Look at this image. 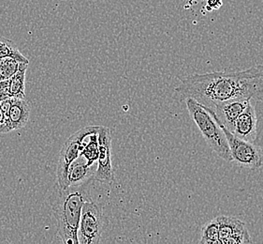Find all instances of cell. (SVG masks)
<instances>
[{"mask_svg":"<svg viewBox=\"0 0 263 244\" xmlns=\"http://www.w3.org/2000/svg\"><path fill=\"white\" fill-rule=\"evenodd\" d=\"M181 99L190 98L212 109L216 103L234 99L252 101L263 95V64L237 72L195 74L181 79L174 89Z\"/></svg>","mask_w":263,"mask_h":244,"instance_id":"6da1fadb","label":"cell"},{"mask_svg":"<svg viewBox=\"0 0 263 244\" xmlns=\"http://www.w3.org/2000/svg\"><path fill=\"white\" fill-rule=\"evenodd\" d=\"M95 180L79 186L60 188L55 184L50 196V204L57 221L58 233L62 242L79 244L78 229L84 202L91 198V187Z\"/></svg>","mask_w":263,"mask_h":244,"instance_id":"7a4b0ae2","label":"cell"},{"mask_svg":"<svg viewBox=\"0 0 263 244\" xmlns=\"http://www.w3.org/2000/svg\"><path fill=\"white\" fill-rule=\"evenodd\" d=\"M190 117L199 128L206 143L225 162H232L231 150L225 133L206 107L193 99H184Z\"/></svg>","mask_w":263,"mask_h":244,"instance_id":"3957f363","label":"cell"},{"mask_svg":"<svg viewBox=\"0 0 263 244\" xmlns=\"http://www.w3.org/2000/svg\"><path fill=\"white\" fill-rule=\"evenodd\" d=\"M100 126H87L83 128L72 135L64 143L58 157L57 166V184L60 188H67L68 185V171L69 165L74 160L77 159L81 154L82 144L84 138L91 133H98Z\"/></svg>","mask_w":263,"mask_h":244,"instance_id":"277c9868","label":"cell"},{"mask_svg":"<svg viewBox=\"0 0 263 244\" xmlns=\"http://www.w3.org/2000/svg\"><path fill=\"white\" fill-rule=\"evenodd\" d=\"M104 224L103 208L92 198L84 202L78 229L79 244L100 242Z\"/></svg>","mask_w":263,"mask_h":244,"instance_id":"5b68a950","label":"cell"},{"mask_svg":"<svg viewBox=\"0 0 263 244\" xmlns=\"http://www.w3.org/2000/svg\"><path fill=\"white\" fill-rule=\"evenodd\" d=\"M216 122L219 124L222 131L225 133L229 148L231 150L232 161L236 162L239 165L248 167L249 169L256 170L262 167V151L255 144L237 137L235 134H233L224 127L221 123Z\"/></svg>","mask_w":263,"mask_h":244,"instance_id":"8992f818","label":"cell"},{"mask_svg":"<svg viewBox=\"0 0 263 244\" xmlns=\"http://www.w3.org/2000/svg\"><path fill=\"white\" fill-rule=\"evenodd\" d=\"M99 159L94 179L103 184H111L115 181V171L111 164V135L109 128L100 126L98 132Z\"/></svg>","mask_w":263,"mask_h":244,"instance_id":"52a82bcc","label":"cell"},{"mask_svg":"<svg viewBox=\"0 0 263 244\" xmlns=\"http://www.w3.org/2000/svg\"><path fill=\"white\" fill-rule=\"evenodd\" d=\"M216 219L220 244L252 243L250 234L242 221L225 215H219Z\"/></svg>","mask_w":263,"mask_h":244,"instance_id":"ba28073f","label":"cell"},{"mask_svg":"<svg viewBox=\"0 0 263 244\" xmlns=\"http://www.w3.org/2000/svg\"><path fill=\"white\" fill-rule=\"evenodd\" d=\"M251 101L249 99H234L216 103L212 109L207 108L216 121L221 123L224 127L232 132L237 118L247 108Z\"/></svg>","mask_w":263,"mask_h":244,"instance_id":"9c48e42d","label":"cell"},{"mask_svg":"<svg viewBox=\"0 0 263 244\" xmlns=\"http://www.w3.org/2000/svg\"><path fill=\"white\" fill-rule=\"evenodd\" d=\"M256 122L257 119L255 109L252 102L250 101L247 108L237 118L232 133L235 134L237 137L254 143V140L256 137Z\"/></svg>","mask_w":263,"mask_h":244,"instance_id":"30bf717a","label":"cell"},{"mask_svg":"<svg viewBox=\"0 0 263 244\" xmlns=\"http://www.w3.org/2000/svg\"><path fill=\"white\" fill-rule=\"evenodd\" d=\"M97 165H88L86 160L83 155L80 154L79 157L74 160L69 165L68 171V185L79 186L87 181L95 180Z\"/></svg>","mask_w":263,"mask_h":244,"instance_id":"8fae6325","label":"cell"},{"mask_svg":"<svg viewBox=\"0 0 263 244\" xmlns=\"http://www.w3.org/2000/svg\"><path fill=\"white\" fill-rule=\"evenodd\" d=\"M31 108L26 99L11 98L10 120L13 131L25 127L29 120Z\"/></svg>","mask_w":263,"mask_h":244,"instance_id":"7c38bea8","label":"cell"},{"mask_svg":"<svg viewBox=\"0 0 263 244\" xmlns=\"http://www.w3.org/2000/svg\"><path fill=\"white\" fill-rule=\"evenodd\" d=\"M28 64H25L15 75L9 79L8 92L10 98L26 99V74Z\"/></svg>","mask_w":263,"mask_h":244,"instance_id":"4fadbf2b","label":"cell"},{"mask_svg":"<svg viewBox=\"0 0 263 244\" xmlns=\"http://www.w3.org/2000/svg\"><path fill=\"white\" fill-rule=\"evenodd\" d=\"M99 142H98V133H91L84 138L82 144L81 155H83L88 165H98L99 159Z\"/></svg>","mask_w":263,"mask_h":244,"instance_id":"5bb4252c","label":"cell"},{"mask_svg":"<svg viewBox=\"0 0 263 244\" xmlns=\"http://www.w3.org/2000/svg\"><path fill=\"white\" fill-rule=\"evenodd\" d=\"M253 107L256 114V137L254 144L263 152V95L253 99Z\"/></svg>","mask_w":263,"mask_h":244,"instance_id":"9a60e30c","label":"cell"},{"mask_svg":"<svg viewBox=\"0 0 263 244\" xmlns=\"http://www.w3.org/2000/svg\"><path fill=\"white\" fill-rule=\"evenodd\" d=\"M12 58L22 63H29V60L19 51L15 43L11 40L0 36V59Z\"/></svg>","mask_w":263,"mask_h":244,"instance_id":"2e32d148","label":"cell"},{"mask_svg":"<svg viewBox=\"0 0 263 244\" xmlns=\"http://www.w3.org/2000/svg\"><path fill=\"white\" fill-rule=\"evenodd\" d=\"M199 243L220 244L219 232H218V222L215 218L211 220L202 226L200 231V239Z\"/></svg>","mask_w":263,"mask_h":244,"instance_id":"e0dca14e","label":"cell"},{"mask_svg":"<svg viewBox=\"0 0 263 244\" xmlns=\"http://www.w3.org/2000/svg\"><path fill=\"white\" fill-rule=\"evenodd\" d=\"M25 64L27 63H22L12 58L0 59V81L10 79Z\"/></svg>","mask_w":263,"mask_h":244,"instance_id":"ac0fdd59","label":"cell"},{"mask_svg":"<svg viewBox=\"0 0 263 244\" xmlns=\"http://www.w3.org/2000/svg\"><path fill=\"white\" fill-rule=\"evenodd\" d=\"M8 85H9V80L0 81V101L10 98L9 92H8Z\"/></svg>","mask_w":263,"mask_h":244,"instance_id":"d6986e66","label":"cell"},{"mask_svg":"<svg viewBox=\"0 0 263 244\" xmlns=\"http://www.w3.org/2000/svg\"><path fill=\"white\" fill-rule=\"evenodd\" d=\"M222 6V0H207L206 10L208 11H216Z\"/></svg>","mask_w":263,"mask_h":244,"instance_id":"ffe728a7","label":"cell"},{"mask_svg":"<svg viewBox=\"0 0 263 244\" xmlns=\"http://www.w3.org/2000/svg\"><path fill=\"white\" fill-rule=\"evenodd\" d=\"M5 122V115H4V112L2 110V108L0 107V129L3 126Z\"/></svg>","mask_w":263,"mask_h":244,"instance_id":"44dd1931","label":"cell"}]
</instances>
